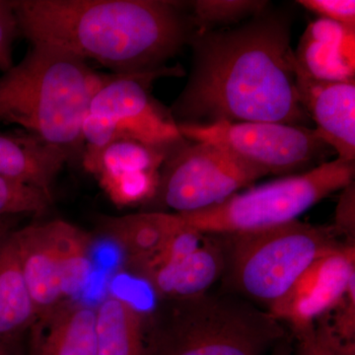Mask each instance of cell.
<instances>
[{"instance_id": "obj_21", "label": "cell", "mask_w": 355, "mask_h": 355, "mask_svg": "<svg viewBox=\"0 0 355 355\" xmlns=\"http://www.w3.org/2000/svg\"><path fill=\"white\" fill-rule=\"evenodd\" d=\"M196 32L212 31L241 24L270 6L263 0H195L183 1Z\"/></svg>"}, {"instance_id": "obj_7", "label": "cell", "mask_w": 355, "mask_h": 355, "mask_svg": "<svg viewBox=\"0 0 355 355\" xmlns=\"http://www.w3.org/2000/svg\"><path fill=\"white\" fill-rule=\"evenodd\" d=\"M178 69L121 76L112 73L91 100L83 125V165L94 169L103 151L121 139L175 148L182 137L169 110L153 97L151 84L162 76H179Z\"/></svg>"}, {"instance_id": "obj_1", "label": "cell", "mask_w": 355, "mask_h": 355, "mask_svg": "<svg viewBox=\"0 0 355 355\" xmlns=\"http://www.w3.org/2000/svg\"><path fill=\"white\" fill-rule=\"evenodd\" d=\"M288 14L263 12L241 24L195 32L193 65L169 109L177 125L266 121L312 128L299 101Z\"/></svg>"}, {"instance_id": "obj_18", "label": "cell", "mask_w": 355, "mask_h": 355, "mask_svg": "<svg viewBox=\"0 0 355 355\" xmlns=\"http://www.w3.org/2000/svg\"><path fill=\"white\" fill-rule=\"evenodd\" d=\"M13 232L0 242V342L13 343L36 323Z\"/></svg>"}, {"instance_id": "obj_8", "label": "cell", "mask_w": 355, "mask_h": 355, "mask_svg": "<svg viewBox=\"0 0 355 355\" xmlns=\"http://www.w3.org/2000/svg\"><path fill=\"white\" fill-rule=\"evenodd\" d=\"M265 172L221 147L186 140L170 153L159 175L149 211H197L251 187Z\"/></svg>"}, {"instance_id": "obj_20", "label": "cell", "mask_w": 355, "mask_h": 355, "mask_svg": "<svg viewBox=\"0 0 355 355\" xmlns=\"http://www.w3.org/2000/svg\"><path fill=\"white\" fill-rule=\"evenodd\" d=\"M60 286L65 301L83 291L92 272L91 239L69 222L53 220Z\"/></svg>"}, {"instance_id": "obj_15", "label": "cell", "mask_w": 355, "mask_h": 355, "mask_svg": "<svg viewBox=\"0 0 355 355\" xmlns=\"http://www.w3.org/2000/svg\"><path fill=\"white\" fill-rule=\"evenodd\" d=\"M354 51L355 28L319 18L306 28L294 55L309 76L345 81L355 79Z\"/></svg>"}, {"instance_id": "obj_16", "label": "cell", "mask_w": 355, "mask_h": 355, "mask_svg": "<svg viewBox=\"0 0 355 355\" xmlns=\"http://www.w3.org/2000/svg\"><path fill=\"white\" fill-rule=\"evenodd\" d=\"M69 154L28 132H0V177L29 184L53 196V184Z\"/></svg>"}, {"instance_id": "obj_2", "label": "cell", "mask_w": 355, "mask_h": 355, "mask_svg": "<svg viewBox=\"0 0 355 355\" xmlns=\"http://www.w3.org/2000/svg\"><path fill=\"white\" fill-rule=\"evenodd\" d=\"M20 36L94 60L114 74L167 69L195 28L183 1L12 0Z\"/></svg>"}, {"instance_id": "obj_23", "label": "cell", "mask_w": 355, "mask_h": 355, "mask_svg": "<svg viewBox=\"0 0 355 355\" xmlns=\"http://www.w3.org/2000/svg\"><path fill=\"white\" fill-rule=\"evenodd\" d=\"M291 331L293 355H355V345L336 338L320 318Z\"/></svg>"}, {"instance_id": "obj_10", "label": "cell", "mask_w": 355, "mask_h": 355, "mask_svg": "<svg viewBox=\"0 0 355 355\" xmlns=\"http://www.w3.org/2000/svg\"><path fill=\"white\" fill-rule=\"evenodd\" d=\"M225 266L220 235L205 234L184 225L164 258L141 279L159 297L181 300L209 291L223 277Z\"/></svg>"}, {"instance_id": "obj_30", "label": "cell", "mask_w": 355, "mask_h": 355, "mask_svg": "<svg viewBox=\"0 0 355 355\" xmlns=\"http://www.w3.org/2000/svg\"><path fill=\"white\" fill-rule=\"evenodd\" d=\"M0 355H17L14 352L12 343L0 342Z\"/></svg>"}, {"instance_id": "obj_11", "label": "cell", "mask_w": 355, "mask_h": 355, "mask_svg": "<svg viewBox=\"0 0 355 355\" xmlns=\"http://www.w3.org/2000/svg\"><path fill=\"white\" fill-rule=\"evenodd\" d=\"M354 279V243H345L315 261L268 312L291 331L302 328L331 310Z\"/></svg>"}, {"instance_id": "obj_24", "label": "cell", "mask_w": 355, "mask_h": 355, "mask_svg": "<svg viewBox=\"0 0 355 355\" xmlns=\"http://www.w3.org/2000/svg\"><path fill=\"white\" fill-rule=\"evenodd\" d=\"M319 318L343 343L355 345V279L338 302Z\"/></svg>"}, {"instance_id": "obj_17", "label": "cell", "mask_w": 355, "mask_h": 355, "mask_svg": "<svg viewBox=\"0 0 355 355\" xmlns=\"http://www.w3.org/2000/svg\"><path fill=\"white\" fill-rule=\"evenodd\" d=\"M31 355H96V309L67 301L34 324Z\"/></svg>"}, {"instance_id": "obj_28", "label": "cell", "mask_w": 355, "mask_h": 355, "mask_svg": "<svg viewBox=\"0 0 355 355\" xmlns=\"http://www.w3.org/2000/svg\"><path fill=\"white\" fill-rule=\"evenodd\" d=\"M17 218V216L0 217V242L13 232Z\"/></svg>"}, {"instance_id": "obj_19", "label": "cell", "mask_w": 355, "mask_h": 355, "mask_svg": "<svg viewBox=\"0 0 355 355\" xmlns=\"http://www.w3.org/2000/svg\"><path fill=\"white\" fill-rule=\"evenodd\" d=\"M96 355H147L141 312L123 299H105L96 309Z\"/></svg>"}, {"instance_id": "obj_27", "label": "cell", "mask_w": 355, "mask_h": 355, "mask_svg": "<svg viewBox=\"0 0 355 355\" xmlns=\"http://www.w3.org/2000/svg\"><path fill=\"white\" fill-rule=\"evenodd\" d=\"M345 193L340 198L336 209L335 227L345 240L354 243V184L343 189Z\"/></svg>"}, {"instance_id": "obj_22", "label": "cell", "mask_w": 355, "mask_h": 355, "mask_svg": "<svg viewBox=\"0 0 355 355\" xmlns=\"http://www.w3.org/2000/svg\"><path fill=\"white\" fill-rule=\"evenodd\" d=\"M53 203V196L35 187L0 177V217L43 214Z\"/></svg>"}, {"instance_id": "obj_4", "label": "cell", "mask_w": 355, "mask_h": 355, "mask_svg": "<svg viewBox=\"0 0 355 355\" xmlns=\"http://www.w3.org/2000/svg\"><path fill=\"white\" fill-rule=\"evenodd\" d=\"M165 301L147 355H270L289 336L270 312L233 292Z\"/></svg>"}, {"instance_id": "obj_14", "label": "cell", "mask_w": 355, "mask_h": 355, "mask_svg": "<svg viewBox=\"0 0 355 355\" xmlns=\"http://www.w3.org/2000/svg\"><path fill=\"white\" fill-rule=\"evenodd\" d=\"M13 236L26 284L40 319L67 302L60 286L53 220L14 230Z\"/></svg>"}, {"instance_id": "obj_5", "label": "cell", "mask_w": 355, "mask_h": 355, "mask_svg": "<svg viewBox=\"0 0 355 355\" xmlns=\"http://www.w3.org/2000/svg\"><path fill=\"white\" fill-rule=\"evenodd\" d=\"M225 245L230 292L270 310L318 259L345 243L335 226L294 220L282 225L220 235Z\"/></svg>"}, {"instance_id": "obj_26", "label": "cell", "mask_w": 355, "mask_h": 355, "mask_svg": "<svg viewBox=\"0 0 355 355\" xmlns=\"http://www.w3.org/2000/svg\"><path fill=\"white\" fill-rule=\"evenodd\" d=\"M297 3L320 18L355 28L354 0H299Z\"/></svg>"}, {"instance_id": "obj_9", "label": "cell", "mask_w": 355, "mask_h": 355, "mask_svg": "<svg viewBox=\"0 0 355 355\" xmlns=\"http://www.w3.org/2000/svg\"><path fill=\"white\" fill-rule=\"evenodd\" d=\"M184 139L221 147L266 175L300 174L335 153L314 128L266 121L178 125Z\"/></svg>"}, {"instance_id": "obj_6", "label": "cell", "mask_w": 355, "mask_h": 355, "mask_svg": "<svg viewBox=\"0 0 355 355\" xmlns=\"http://www.w3.org/2000/svg\"><path fill=\"white\" fill-rule=\"evenodd\" d=\"M355 163L336 158L300 174L238 191L223 202L197 211L177 214L198 232L230 235L288 222L336 191L354 184Z\"/></svg>"}, {"instance_id": "obj_13", "label": "cell", "mask_w": 355, "mask_h": 355, "mask_svg": "<svg viewBox=\"0 0 355 355\" xmlns=\"http://www.w3.org/2000/svg\"><path fill=\"white\" fill-rule=\"evenodd\" d=\"M299 101L336 158L355 161V79H317L295 64Z\"/></svg>"}, {"instance_id": "obj_25", "label": "cell", "mask_w": 355, "mask_h": 355, "mask_svg": "<svg viewBox=\"0 0 355 355\" xmlns=\"http://www.w3.org/2000/svg\"><path fill=\"white\" fill-rule=\"evenodd\" d=\"M20 36L12 0H0V71L13 67V44Z\"/></svg>"}, {"instance_id": "obj_3", "label": "cell", "mask_w": 355, "mask_h": 355, "mask_svg": "<svg viewBox=\"0 0 355 355\" xmlns=\"http://www.w3.org/2000/svg\"><path fill=\"white\" fill-rule=\"evenodd\" d=\"M110 76L58 46L31 44L19 64L0 76V123L18 125L70 159L83 155L84 119Z\"/></svg>"}, {"instance_id": "obj_12", "label": "cell", "mask_w": 355, "mask_h": 355, "mask_svg": "<svg viewBox=\"0 0 355 355\" xmlns=\"http://www.w3.org/2000/svg\"><path fill=\"white\" fill-rule=\"evenodd\" d=\"M175 148L116 140L103 151L91 174L116 207L147 205L155 195L163 163Z\"/></svg>"}, {"instance_id": "obj_29", "label": "cell", "mask_w": 355, "mask_h": 355, "mask_svg": "<svg viewBox=\"0 0 355 355\" xmlns=\"http://www.w3.org/2000/svg\"><path fill=\"white\" fill-rule=\"evenodd\" d=\"M270 355H293L291 336H287L273 349Z\"/></svg>"}]
</instances>
